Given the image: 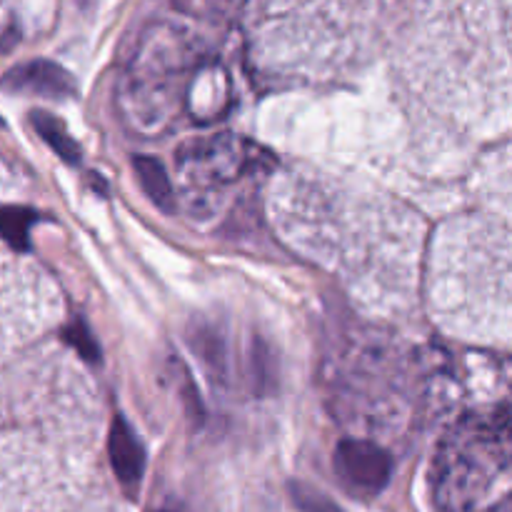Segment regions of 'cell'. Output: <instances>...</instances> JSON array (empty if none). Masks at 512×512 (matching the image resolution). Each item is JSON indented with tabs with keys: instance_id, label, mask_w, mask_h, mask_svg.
I'll use <instances>...</instances> for the list:
<instances>
[{
	"instance_id": "obj_6",
	"label": "cell",
	"mask_w": 512,
	"mask_h": 512,
	"mask_svg": "<svg viewBox=\"0 0 512 512\" xmlns=\"http://www.w3.org/2000/svg\"><path fill=\"white\" fill-rule=\"evenodd\" d=\"M38 223V213L28 208H5L3 210V235L15 250L28 248L30 228Z\"/></svg>"
},
{
	"instance_id": "obj_7",
	"label": "cell",
	"mask_w": 512,
	"mask_h": 512,
	"mask_svg": "<svg viewBox=\"0 0 512 512\" xmlns=\"http://www.w3.org/2000/svg\"><path fill=\"white\" fill-rule=\"evenodd\" d=\"M290 493H293V500L300 512H343L328 495L318 493V490H313L310 485L295 483L293 488H290Z\"/></svg>"
},
{
	"instance_id": "obj_8",
	"label": "cell",
	"mask_w": 512,
	"mask_h": 512,
	"mask_svg": "<svg viewBox=\"0 0 512 512\" xmlns=\"http://www.w3.org/2000/svg\"><path fill=\"white\" fill-rule=\"evenodd\" d=\"M65 340H68V343L78 350L80 358H85L88 363H95V360L100 358L98 343L93 340L90 330L85 328L83 320H78V323H73L68 330H65Z\"/></svg>"
},
{
	"instance_id": "obj_2",
	"label": "cell",
	"mask_w": 512,
	"mask_h": 512,
	"mask_svg": "<svg viewBox=\"0 0 512 512\" xmlns=\"http://www.w3.org/2000/svg\"><path fill=\"white\" fill-rule=\"evenodd\" d=\"M5 88L13 93H30L40 98H73L75 80L70 78L68 70L60 68L50 60H28V63L15 65L5 75Z\"/></svg>"
},
{
	"instance_id": "obj_3",
	"label": "cell",
	"mask_w": 512,
	"mask_h": 512,
	"mask_svg": "<svg viewBox=\"0 0 512 512\" xmlns=\"http://www.w3.org/2000/svg\"><path fill=\"white\" fill-rule=\"evenodd\" d=\"M108 455L115 478L120 480V485H123L128 493H135L138 485L143 483L145 450L143 445H140L135 430L125 423L123 415H118V418L113 420V428H110L108 438Z\"/></svg>"
},
{
	"instance_id": "obj_5",
	"label": "cell",
	"mask_w": 512,
	"mask_h": 512,
	"mask_svg": "<svg viewBox=\"0 0 512 512\" xmlns=\"http://www.w3.org/2000/svg\"><path fill=\"white\" fill-rule=\"evenodd\" d=\"M133 168L138 173L140 185H143L145 195L158 205L160 210H173V188H170V180L165 175V168L150 155H135Z\"/></svg>"
},
{
	"instance_id": "obj_1",
	"label": "cell",
	"mask_w": 512,
	"mask_h": 512,
	"mask_svg": "<svg viewBox=\"0 0 512 512\" xmlns=\"http://www.w3.org/2000/svg\"><path fill=\"white\" fill-rule=\"evenodd\" d=\"M333 465L340 483L350 493L363 495V498H373L380 490H385L393 475L390 455L368 440H340Z\"/></svg>"
},
{
	"instance_id": "obj_4",
	"label": "cell",
	"mask_w": 512,
	"mask_h": 512,
	"mask_svg": "<svg viewBox=\"0 0 512 512\" xmlns=\"http://www.w3.org/2000/svg\"><path fill=\"white\" fill-rule=\"evenodd\" d=\"M30 123H33V128L38 130L40 138L55 150V155H58L63 163L68 165L80 163V145L75 143L73 135L68 133V128H65L55 115L43 113V110H33V113H30Z\"/></svg>"
},
{
	"instance_id": "obj_9",
	"label": "cell",
	"mask_w": 512,
	"mask_h": 512,
	"mask_svg": "<svg viewBox=\"0 0 512 512\" xmlns=\"http://www.w3.org/2000/svg\"><path fill=\"white\" fill-rule=\"evenodd\" d=\"M163 512H168V510H163Z\"/></svg>"
}]
</instances>
